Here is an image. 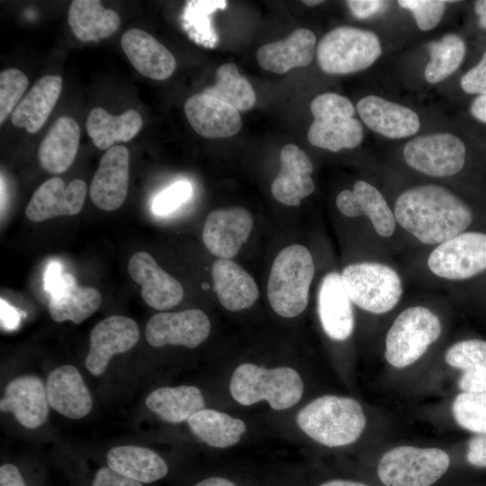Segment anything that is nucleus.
Returning a JSON list of instances; mask_svg holds the SVG:
<instances>
[{
  "instance_id": "1",
  "label": "nucleus",
  "mask_w": 486,
  "mask_h": 486,
  "mask_svg": "<svg viewBox=\"0 0 486 486\" xmlns=\"http://www.w3.org/2000/svg\"><path fill=\"white\" fill-rule=\"evenodd\" d=\"M394 217L405 230L428 245L463 233L472 220L470 208L460 198L434 184L403 192L396 201Z\"/></svg>"
},
{
  "instance_id": "2",
  "label": "nucleus",
  "mask_w": 486,
  "mask_h": 486,
  "mask_svg": "<svg viewBox=\"0 0 486 486\" xmlns=\"http://www.w3.org/2000/svg\"><path fill=\"white\" fill-rule=\"evenodd\" d=\"M299 428L327 446H342L359 438L365 427L361 405L354 399L326 395L315 399L297 414Z\"/></svg>"
},
{
  "instance_id": "3",
  "label": "nucleus",
  "mask_w": 486,
  "mask_h": 486,
  "mask_svg": "<svg viewBox=\"0 0 486 486\" xmlns=\"http://www.w3.org/2000/svg\"><path fill=\"white\" fill-rule=\"evenodd\" d=\"M314 272L311 254L302 245H291L277 255L267 282L268 302L276 314L294 318L305 310Z\"/></svg>"
},
{
  "instance_id": "4",
  "label": "nucleus",
  "mask_w": 486,
  "mask_h": 486,
  "mask_svg": "<svg viewBox=\"0 0 486 486\" xmlns=\"http://www.w3.org/2000/svg\"><path fill=\"white\" fill-rule=\"evenodd\" d=\"M230 391L241 405L266 400L272 409L282 410L298 403L303 393V382L298 372L291 367L266 369L245 363L234 371Z\"/></svg>"
},
{
  "instance_id": "5",
  "label": "nucleus",
  "mask_w": 486,
  "mask_h": 486,
  "mask_svg": "<svg viewBox=\"0 0 486 486\" xmlns=\"http://www.w3.org/2000/svg\"><path fill=\"white\" fill-rule=\"evenodd\" d=\"M378 37L372 32L339 26L325 34L317 46V59L328 74L355 73L370 67L381 55Z\"/></svg>"
},
{
  "instance_id": "6",
  "label": "nucleus",
  "mask_w": 486,
  "mask_h": 486,
  "mask_svg": "<svg viewBox=\"0 0 486 486\" xmlns=\"http://www.w3.org/2000/svg\"><path fill=\"white\" fill-rule=\"evenodd\" d=\"M449 464L450 458L442 449L402 446L382 456L377 473L385 486H431Z\"/></svg>"
},
{
  "instance_id": "7",
  "label": "nucleus",
  "mask_w": 486,
  "mask_h": 486,
  "mask_svg": "<svg viewBox=\"0 0 486 486\" xmlns=\"http://www.w3.org/2000/svg\"><path fill=\"white\" fill-rule=\"evenodd\" d=\"M439 319L421 306L403 310L393 321L385 339V358L396 368H404L418 359L440 336Z\"/></svg>"
},
{
  "instance_id": "8",
  "label": "nucleus",
  "mask_w": 486,
  "mask_h": 486,
  "mask_svg": "<svg viewBox=\"0 0 486 486\" xmlns=\"http://www.w3.org/2000/svg\"><path fill=\"white\" fill-rule=\"evenodd\" d=\"M341 277L351 302L372 313L390 311L402 294L398 273L383 264L364 262L349 265L344 268Z\"/></svg>"
},
{
  "instance_id": "9",
  "label": "nucleus",
  "mask_w": 486,
  "mask_h": 486,
  "mask_svg": "<svg viewBox=\"0 0 486 486\" xmlns=\"http://www.w3.org/2000/svg\"><path fill=\"white\" fill-rule=\"evenodd\" d=\"M428 266L436 275L465 280L486 270V234L463 232L441 244L429 255Z\"/></svg>"
},
{
  "instance_id": "10",
  "label": "nucleus",
  "mask_w": 486,
  "mask_h": 486,
  "mask_svg": "<svg viewBox=\"0 0 486 486\" xmlns=\"http://www.w3.org/2000/svg\"><path fill=\"white\" fill-rule=\"evenodd\" d=\"M403 158L414 169L432 176H449L458 173L465 162V146L450 133L417 137L407 143Z\"/></svg>"
},
{
  "instance_id": "11",
  "label": "nucleus",
  "mask_w": 486,
  "mask_h": 486,
  "mask_svg": "<svg viewBox=\"0 0 486 486\" xmlns=\"http://www.w3.org/2000/svg\"><path fill=\"white\" fill-rule=\"evenodd\" d=\"M210 332L208 316L201 310L189 309L155 314L147 322L145 336L154 347L181 345L194 348L205 341Z\"/></svg>"
},
{
  "instance_id": "12",
  "label": "nucleus",
  "mask_w": 486,
  "mask_h": 486,
  "mask_svg": "<svg viewBox=\"0 0 486 486\" xmlns=\"http://www.w3.org/2000/svg\"><path fill=\"white\" fill-rule=\"evenodd\" d=\"M139 338V327L132 319L122 315L104 319L91 330L86 367L93 375L102 374L114 355L127 352Z\"/></svg>"
},
{
  "instance_id": "13",
  "label": "nucleus",
  "mask_w": 486,
  "mask_h": 486,
  "mask_svg": "<svg viewBox=\"0 0 486 486\" xmlns=\"http://www.w3.org/2000/svg\"><path fill=\"white\" fill-rule=\"evenodd\" d=\"M253 227L249 212L241 207L211 212L202 230L207 249L222 259L234 257L247 241Z\"/></svg>"
},
{
  "instance_id": "14",
  "label": "nucleus",
  "mask_w": 486,
  "mask_h": 486,
  "mask_svg": "<svg viewBox=\"0 0 486 486\" xmlns=\"http://www.w3.org/2000/svg\"><path fill=\"white\" fill-rule=\"evenodd\" d=\"M87 186L81 179L68 184L59 177L42 183L32 194L25 209L26 217L34 222L63 215H76L83 208Z\"/></svg>"
},
{
  "instance_id": "15",
  "label": "nucleus",
  "mask_w": 486,
  "mask_h": 486,
  "mask_svg": "<svg viewBox=\"0 0 486 486\" xmlns=\"http://www.w3.org/2000/svg\"><path fill=\"white\" fill-rule=\"evenodd\" d=\"M128 272L133 281L141 286V296L151 308L158 310L176 306L184 297L182 284L163 270L147 252L132 255Z\"/></svg>"
},
{
  "instance_id": "16",
  "label": "nucleus",
  "mask_w": 486,
  "mask_h": 486,
  "mask_svg": "<svg viewBox=\"0 0 486 486\" xmlns=\"http://www.w3.org/2000/svg\"><path fill=\"white\" fill-rule=\"evenodd\" d=\"M129 164L130 154L124 146H113L103 155L89 190L97 208L111 212L122 205L128 192Z\"/></svg>"
},
{
  "instance_id": "17",
  "label": "nucleus",
  "mask_w": 486,
  "mask_h": 486,
  "mask_svg": "<svg viewBox=\"0 0 486 486\" xmlns=\"http://www.w3.org/2000/svg\"><path fill=\"white\" fill-rule=\"evenodd\" d=\"M351 300L344 287L341 274H327L318 292V312L323 330L333 340L347 339L354 329Z\"/></svg>"
},
{
  "instance_id": "18",
  "label": "nucleus",
  "mask_w": 486,
  "mask_h": 486,
  "mask_svg": "<svg viewBox=\"0 0 486 486\" xmlns=\"http://www.w3.org/2000/svg\"><path fill=\"white\" fill-rule=\"evenodd\" d=\"M184 113L192 128L205 138H228L242 126L239 112L226 103L203 93L189 97Z\"/></svg>"
},
{
  "instance_id": "19",
  "label": "nucleus",
  "mask_w": 486,
  "mask_h": 486,
  "mask_svg": "<svg viewBox=\"0 0 486 486\" xmlns=\"http://www.w3.org/2000/svg\"><path fill=\"white\" fill-rule=\"evenodd\" d=\"M2 411H10L27 428L41 426L49 414L46 387L35 375H22L5 387L0 402Z\"/></svg>"
},
{
  "instance_id": "20",
  "label": "nucleus",
  "mask_w": 486,
  "mask_h": 486,
  "mask_svg": "<svg viewBox=\"0 0 486 486\" xmlns=\"http://www.w3.org/2000/svg\"><path fill=\"white\" fill-rule=\"evenodd\" d=\"M281 168L271 184L273 196L283 204L298 206L314 191L312 164L296 145H285L280 152Z\"/></svg>"
},
{
  "instance_id": "21",
  "label": "nucleus",
  "mask_w": 486,
  "mask_h": 486,
  "mask_svg": "<svg viewBox=\"0 0 486 486\" xmlns=\"http://www.w3.org/2000/svg\"><path fill=\"white\" fill-rule=\"evenodd\" d=\"M121 46L142 76L155 80L169 77L176 66L173 54L148 32L133 28L122 37Z\"/></svg>"
},
{
  "instance_id": "22",
  "label": "nucleus",
  "mask_w": 486,
  "mask_h": 486,
  "mask_svg": "<svg viewBox=\"0 0 486 486\" xmlns=\"http://www.w3.org/2000/svg\"><path fill=\"white\" fill-rule=\"evenodd\" d=\"M356 110L368 128L387 138H405L419 129V119L414 111L379 96L362 98Z\"/></svg>"
},
{
  "instance_id": "23",
  "label": "nucleus",
  "mask_w": 486,
  "mask_h": 486,
  "mask_svg": "<svg viewBox=\"0 0 486 486\" xmlns=\"http://www.w3.org/2000/svg\"><path fill=\"white\" fill-rule=\"evenodd\" d=\"M46 392L49 405L69 418H81L92 410L91 393L72 365L57 367L49 374Z\"/></svg>"
},
{
  "instance_id": "24",
  "label": "nucleus",
  "mask_w": 486,
  "mask_h": 486,
  "mask_svg": "<svg viewBox=\"0 0 486 486\" xmlns=\"http://www.w3.org/2000/svg\"><path fill=\"white\" fill-rule=\"evenodd\" d=\"M338 209L346 216H367L382 237H390L395 230V217L382 194L369 183L358 180L353 190H343L336 199Z\"/></svg>"
},
{
  "instance_id": "25",
  "label": "nucleus",
  "mask_w": 486,
  "mask_h": 486,
  "mask_svg": "<svg viewBox=\"0 0 486 486\" xmlns=\"http://www.w3.org/2000/svg\"><path fill=\"white\" fill-rule=\"evenodd\" d=\"M316 36L304 28L297 29L287 38L261 46L256 52L260 67L276 74L308 66L315 55Z\"/></svg>"
},
{
  "instance_id": "26",
  "label": "nucleus",
  "mask_w": 486,
  "mask_h": 486,
  "mask_svg": "<svg viewBox=\"0 0 486 486\" xmlns=\"http://www.w3.org/2000/svg\"><path fill=\"white\" fill-rule=\"evenodd\" d=\"M101 302L98 290L79 286L71 274H63L58 285L50 293L48 310L57 322L71 320L79 324L94 313Z\"/></svg>"
},
{
  "instance_id": "27",
  "label": "nucleus",
  "mask_w": 486,
  "mask_h": 486,
  "mask_svg": "<svg viewBox=\"0 0 486 486\" xmlns=\"http://www.w3.org/2000/svg\"><path fill=\"white\" fill-rule=\"evenodd\" d=\"M212 276L219 302L228 310L249 308L258 298V289L252 276L231 259L214 261Z\"/></svg>"
},
{
  "instance_id": "28",
  "label": "nucleus",
  "mask_w": 486,
  "mask_h": 486,
  "mask_svg": "<svg viewBox=\"0 0 486 486\" xmlns=\"http://www.w3.org/2000/svg\"><path fill=\"white\" fill-rule=\"evenodd\" d=\"M80 140V128L71 117L62 116L50 127L38 149L40 166L49 173L60 174L75 160Z\"/></svg>"
},
{
  "instance_id": "29",
  "label": "nucleus",
  "mask_w": 486,
  "mask_h": 486,
  "mask_svg": "<svg viewBox=\"0 0 486 486\" xmlns=\"http://www.w3.org/2000/svg\"><path fill=\"white\" fill-rule=\"evenodd\" d=\"M61 89L59 76L47 75L40 78L11 114L13 124L31 133L37 132L51 113Z\"/></svg>"
},
{
  "instance_id": "30",
  "label": "nucleus",
  "mask_w": 486,
  "mask_h": 486,
  "mask_svg": "<svg viewBox=\"0 0 486 486\" xmlns=\"http://www.w3.org/2000/svg\"><path fill=\"white\" fill-rule=\"evenodd\" d=\"M108 467L137 482L150 483L165 477L166 463L156 452L142 446H122L109 450Z\"/></svg>"
},
{
  "instance_id": "31",
  "label": "nucleus",
  "mask_w": 486,
  "mask_h": 486,
  "mask_svg": "<svg viewBox=\"0 0 486 486\" xmlns=\"http://www.w3.org/2000/svg\"><path fill=\"white\" fill-rule=\"evenodd\" d=\"M68 22L74 35L85 42L105 39L120 26L119 14L96 0L72 1Z\"/></svg>"
},
{
  "instance_id": "32",
  "label": "nucleus",
  "mask_w": 486,
  "mask_h": 486,
  "mask_svg": "<svg viewBox=\"0 0 486 486\" xmlns=\"http://www.w3.org/2000/svg\"><path fill=\"white\" fill-rule=\"evenodd\" d=\"M86 130L93 143L100 149H109L115 142H127L140 130V114L130 109L120 115H112L102 107L92 109L86 120Z\"/></svg>"
},
{
  "instance_id": "33",
  "label": "nucleus",
  "mask_w": 486,
  "mask_h": 486,
  "mask_svg": "<svg viewBox=\"0 0 486 486\" xmlns=\"http://www.w3.org/2000/svg\"><path fill=\"white\" fill-rule=\"evenodd\" d=\"M146 405L162 420L176 424L203 410L204 398L195 386L161 387L148 395Z\"/></svg>"
},
{
  "instance_id": "34",
  "label": "nucleus",
  "mask_w": 486,
  "mask_h": 486,
  "mask_svg": "<svg viewBox=\"0 0 486 486\" xmlns=\"http://www.w3.org/2000/svg\"><path fill=\"white\" fill-rule=\"evenodd\" d=\"M308 140L313 146L338 152L358 146L363 140V127L348 114L318 117L308 130Z\"/></svg>"
},
{
  "instance_id": "35",
  "label": "nucleus",
  "mask_w": 486,
  "mask_h": 486,
  "mask_svg": "<svg viewBox=\"0 0 486 486\" xmlns=\"http://www.w3.org/2000/svg\"><path fill=\"white\" fill-rule=\"evenodd\" d=\"M446 362L463 371L458 382L463 392H486V341L468 339L454 344L446 354Z\"/></svg>"
},
{
  "instance_id": "36",
  "label": "nucleus",
  "mask_w": 486,
  "mask_h": 486,
  "mask_svg": "<svg viewBox=\"0 0 486 486\" xmlns=\"http://www.w3.org/2000/svg\"><path fill=\"white\" fill-rule=\"evenodd\" d=\"M187 424L195 436L217 448L238 444L247 429L241 419L212 409L198 411L188 418Z\"/></svg>"
},
{
  "instance_id": "37",
  "label": "nucleus",
  "mask_w": 486,
  "mask_h": 486,
  "mask_svg": "<svg viewBox=\"0 0 486 486\" xmlns=\"http://www.w3.org/2000/svg\"><path fill=\"white\" fill-rule=\"evenodd\" d=\"M215 76L216 83L205 88L203 94L226 103L238 112H245L254 106L256 93L248 79L239 74L234 63L221 65Z\"/></svg>"
},
{
  "instance_id": "38",
  "label": "nucleus",
  "mask_w": 486,
  "mask_h": 486,
  "mask_svg": "<svg viewBox=\"0 0 486 486\" xmlns=\"http://www.w3.org/2000/svg\"><path fill=\"white\" fill-rule=\"evenodd\" d=\"M430 60L424 76L428 82L438 83L457 70L465 55L464 40L457 34L449 33L428 45Z\"/></svg>"
},
{
  "instance_id": "39",
  "label": "nucleus",
  "mask_w": 486,
  "mask_h": 486,
  "mask_svg": "<svg viewBox=\"0 0 486 486\" xmlns=\"http://www.w3.org/2000/svg\"><path fill=\"white\" fill-rule=\"evenodd\" d=\"M452 411L461 428L486 435V392L459 393L453 402Z\"/></svg>"
},
{
  "instance_id": "40",
  "label": "nucleus",
  "mask_w": 486,
  "mask_h": 486,
  "mask_svg": "<svg viewBox=\"0 0 486 486\" xmlns=\"http://www.w3.org/2000/svg\"><path fill=\"white\" fill-rule=\"evenodd\" d=\"M29 80L17 68H7L0 73V123L13 113L24 94Z\"/></svg>"
},
{
  "instance_id": "41",
  "label": "nucleus",
  "mask_w": 486,
  "mask_h": 486,
  "mask_svg": "<svg viewBox=\"0 0 486 486\" xmlns=\"http://www.w3.org/2000/svg\"><path fill=\"white\" fill-rule=\"evenodd\" d=\"M446 1L440 0H400L398 4L410 10L418 27L422 31L433 29L441 20Z\"/></svg>"
},
{
  "instance_id": "42",
  "label": "nucleus",
  "mask_w": 486,
  "mask_h": 486,
  "mask_svg": "<svg viewBox=\"0 0 486 486\" xmlns=\"http://www.w3.org/2000/svg\"><path fill=\"white\" fill-rule=\"evenodd\" d=\"M193 192L186 182H177L160 193L153 201L152 210L158 215H166L185 202Z\"/></svg>"
},
{
  "instance_id": "43",
  "label": "nucleus",
  "mask_w": 486,
  "mask_h": 486,
  "mask_svg": "<svg viewBox=\"0 0 486 486\" xmlns=\"http://www.w3.org/2000/svg\"><path fill=\"white\" fill-rule=\"evenodd\" d=\"M310 112L314 118L338 113L353 116L355 107L345 96L336 93H324L311 101Z\"/></svg>"
},
{
  "instance_id": "44",
  "label": "nucleus",
  "mask_w": 486,
  "mask_h": 486,
  "mask_svg": "<svg viewBox=\"0 0 486 486\" xmlns=\"http://www.w3.org/2000/svg\"><path fill=\"white\" fill-rule=\"evenodd\" d=\"M460 84L468 94H486V50L481 61L463 76Z\"/></svg>"
},
{
  "instance_id": "45",
  "label": "nucleus",
  "mask_w": 486,
  "mask_h": 486,
  "mask_svg": "<svg viewBox=\"0 0 486 486\" xmlns=\"http://www.w3.org/2000/svg\"><path fill=\"white\" fill-rule=\"evenodd\" d=\"M92 486H142V484L114 472L110 467H102L95 473Z\"/></svg>"
},
{
  "instance_id": "46",
  "label": "nucleus",
  "mask_w": 486,
  "mask_h": 486,
  "mask_svg": "<svg viewBox=\"0 0 486 486\" xmlns=\"http://www.w3.org/2000/svg\"><path fill=\"white\" fill-rule=\"evenodd\" d=\"M346 4L355 17L365 19L385 10L389 3L380 0H349Z\"/></svg>"
},
{
  "instance_id": "47",
  "label": "nucleus",
  "mask_w": 486,
  "mask_h": 486,
  "mask_svg": "<svg viewBox=\"0 0 486 486\" xmlns=\"http://www.w3.org/2000/svg\"><path fill=\"white\" fill-rule=\"evenodd\" d=\"M466 458L476 467H486V435L472 437L468 444Z\"/></svg>"
},
{
  "instance_id": "48",
  "label": "nucleus",
  "mask_w": 486,
  "mask_h": 486,
  "mask_svg": "<svg viewBox=\"0 0 486 486\" xmlns=\"http://www.w3.org/2000/svg\"><path fill=\"white\" fill-rule=\"evenodd\" d=\"M0 486H26L18 468L10 464L0 467Z\"/></svg>"
},
{
  "instance_id": "49",
  "label": "nucleus",
  "mask_w": 486,
  "mask_h": 486,
  "mask_svg": "<svg viewBox=\"0 0 486 486\" xmlns=\"http://www.w3.org/2000/svg\"><path fill=\"white\" fill-rule=\"evenodd\" d=\"M1 326L5 330H14L20 323V314L13 306L1 299Z\"/></svg>"
},
{
  "instance_id": "50",
  "label": "nucleus",
  "mask_w": 486,
  "mask_h": 486,
  "mask_svg": "<svg viewBox=\"0 0 486 486\" xmlns=\"http://www.w3.org/2000/svg\"><path fill=\"white\" fill-rule=\"evenodd\" d=\"M61 266L58 263H50L45 272L44 285L45 289L50 294L58 285L62 278Z\"/></svg>"
},
{
  "instance_id": "51",
  "label": "nucleus",
  "mask_w": 486,
  "mask_h": 486,
  "mask_svg": "<svg viewBox=\"0 0 486 486\" xmlns=\"http://www.w3.org/2000/svg\"><path fill=\"white\" fill-rule=\"evenodd\" d=\"M470 111L475 119L486 122V94H480L474 98Z\"/></svg>"
},
{
  "instance_id": "52",
  "label": "nucleus",
  "mask_w": 486,
  "mask_h": 486,
  "mask_svg": "<svg viewBox=\"0 0 486 486\" xmlns=\"http://www.w3.org/2000/svg\"><path fill=\"white\" fill-rule=\"evenodd\" d=\"M194 486H237L234 482L231 481L223 478V477H210L207 479H204L198 483H196Z\"/></svg>"
},
{
  "instance_id": "53",
  "label": "nucleus",
  "mask_w": 486,
  "mask_h": 486,
  "mask_svg": "<svg viewBox=\"0 0 486 486\" xmlns=\"http://www.w3.org/2000/svg\"><path fill=\"white\" fill-rule=\"evenodd\" d=\"M474 11L479 16L480 25L486 29V0H478L474 3Z\"/></svg>"
},
{
  "instance_id": "54",
  "label": "nucleus",
  "mask_w": 486,
  "mask_h": 486,
  "mask_svg": "<svg viewBox=\"0 0 486 486\" xmlns=\"http://www.w3.org/2000/svg\"><path fill=\"white\" fill-rule=\"evenodd\" d=\"M320 486H368L366 484H364L362 482H353V481H346V480H332L326 482Z\"/></svg>"
},
{
  "instance_id": "55",
  "label": "nucleus",
  "mask_w": 486,
  "mask_h": 486,
  "mask_svg": "<svg viewBox=\"0 0 486 486\" xmlns=\"http://www.w3.org/2000/svg\"><path fill=\"white\" fill-rule=\"evenodd\" d=\"M303 3L307 5H317V4H320L321 3H323V1L321 0H307V1H303Z\"/></svg>"
}]
</instances>
